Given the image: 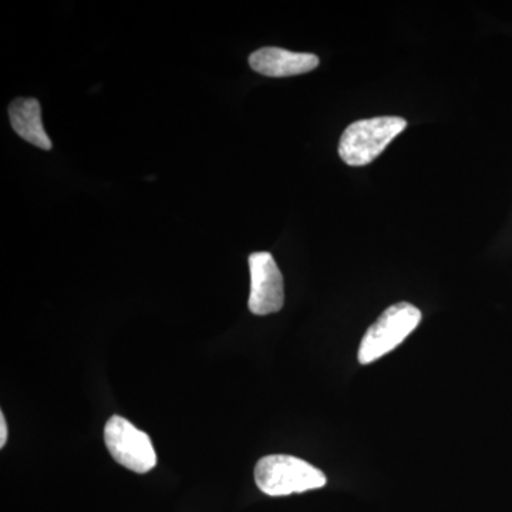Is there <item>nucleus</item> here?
I'll list each match as a JSON object with an SVG mask.
<instances>
[{"label": "nucleus", "mask_w": 512, "mask_h": 512, "mask_svg": "<svg viewBox=\"0 0 512 512\" xmlns=\"http://www.w3.org/2000/svg\"><path fill=\"white\" fill-rule=\"evenodd\" d=\"M256 73L268 77H289L312 72L319 66V57L311 53H295L281 47H264L249 56Z\"/></svg>", "instance_id": "423d86ee"}, {"label": "nucleus", "mask_w": 512, "mask_h": 512, "mask_svg": "<svg viewBox=\"0 0 512 512\" xmlns=\"http://www.w3.org/2000/svg\"><path fill=\"white\" fill-rule=\"evenodd\" d=\"M255 483L266 495L284 497L325 487L328 478L308 461L286 454H272L256 463Z\"/></svg>", "instance_id": "f257e3e1"}, {"label": "nucleus", "mask_w": 512, "mask_h": 512, "mask_svg": "<svg viewBox=\"0 0 512 512\" xmlns=\"http://www.w3.org/2000/svg\"><path fill=\"white\" fill-rule=\"evenodd\" d=\"M8 441V424H6L5 414L0 413V447H5Z\"/></svg>", "instance_id": "6e6552de"}, {"label": "nucleus", "mask_w": 512, "mask_h": 512, "mask_svg": "<svg viewBox=\"0 0 512 512\" xmlns=\"http://www.w3.org/2000/svg\"><path fill=\"white\" fill-rule=\"evenodd\" d=\"M406 127L407 121L402 117H375L355 121L340 137L339 156L352 167L370 164Z\"/></svg>", "instance_id": "f03ea898"}, {"label": "nucleus", "mask_w": 512, "mask_h": 512, "mask_svg": "<svg viewBox=\"0 0 512 512\" xmlns=\"http://www.w3.org/2000/svg\"><path fill=\"white\" fill-rule=\"evenodd\" d=\"M10 123L23 140L33 146L50 150L52 141L42 123V107L36 99H16L9 106Z\"/></svg>", "instance_id": "0eeeda50"}, {"label": "nucleus", "mask_w": 512, "mask_h": 512, "mask_svg": "<svg viewBox=\"0 0 512 512\" xmlns=\"http://www.w3.org/2000/svg\"><path fill=\"white\" fill-rule=\"evenodd\" d=\"M421 322V312L409 302L390 306L367 329L359 346L360 365H370L402 345Z\"/></svg>", "instance_id": "7ed1b4c3"}, {"label": "nucleus", "mask_w": 512, "mask_h": 512, "mask_svg": "<svg viewBox=\"0 0 512 512\" xmlns=\"http://www.w3.org/2000/svg\"><path fill=\"white\" fill-rule=\"evenodd\" d=\"M251 293L248 308L254 315L265 316L284 308V278L269 252H255L249 256Z\"/></svg>", "instance_id": "39448f33"}, {"label": "nucleus", "mask_w": 512, "mask_h": 512, "mask_svg": "<svg viewBox=\"0 0 512 512\" xmlns=\"http://www.w3.org/2000/svg\"><path fill=\"white\" fill-rule=\"evenodd\" d=\"M104 441L111 457L138 474H146L157 466V454L147 433L121 416H113L104 429Z\"/></svg>", "instance_id": "20e7f679"}]
</instances>
